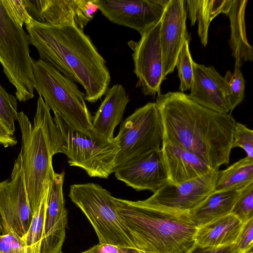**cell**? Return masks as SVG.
Here are the masks:
<instances>
[{
    "label": "cell",
    "instance_id": "6da1fadb",
    "mask_svg": "<svg viewBox=\"0 0 253 253\" xmlns=\"http://www.w3.org/2000/svg\"><path fill=\"white\" fill-rule=\"evenodd\" d=\"M163 126V143L173 144L196 155L211 169L227 165L232 149L235 120L204 108L181 92L157 96Z\"/></svg>",
    "mask_w": 253,
    "mask_h": 253
},
{
    "label": "cell",
    "instance_id": "7a4b0ae2",
    "mask_svg": "<svg viewBox=\"0 0 253 253\" xmlns=\"http://www.w3.org/2000/svg\"><path fill=\"white\" fill-rule=\"evenodd\" d=\"M30 43L40 59L81 84L85 100L94 103L108 88L111 76L106 61L83 30L74 26H51L32 19L26 24Z\"/></svg>",
    "mask_w": 253,
    "mask_h": 253
},
{
    "label": "cell",
    "instance_id": "3957f363",
    "mask_svg": "<svg viewBox=\"0 0 253 253\" xmlns=\"http://www.w3.org/2000/svg\"><path fill=\"white\" fill-rule=\"evenodd\" d=\"M116 210L136 249L152 253H187L197 228L188 212L165 211L114 197Z\"/></svg>",
    "mask_w": 253,
    "mask_h": 253
},
{
    "label": "cell",
    "instance_id": "277c9868",
    "mask_svg": "<svg viewBox=\"0 0 253 253\" xmlns=\"http://www.w3.org/2000/svg\"><path fill=\"white\" fill-rule=\"evenodd\" d=\"M50 111L39 95L33 123L23 112L18 114L22 136L20 152L33 215L45 196L55 173L52 160L58 153V132Z\"/></svg>",
    "mask_w": 253,
    "mask_h": 253
},
{
    "label": "cell",
    "instance_id": "5b68a950",
    "mask_svg": "<svg viewBox=\"0 0 253 253\" xmlns=\"http://www.w3.org/2000/svg\"><path fill=\"white\" fill-rule=\"evenodd\" d=\"M32 67L35 89L54 114L79 132L94 138L108 140L93 130V118L85 95L76 83L40 59L32 58Z\"/></svg>",
    "mask_w": 253,
    "mask_h": 253
},
{
    "label": "cell",
    "instance_id": "8992f818",
    "mask_svg": "<svg viewBox=\"0 0 253 253\" xmlns=\"http://www.w3.org/2000/svg\"><path fill=\"white\" fill-rule=\"evenodd\" d=\"M23 25L6 0H0V63L21 102L33 98L35 90L30 42Z\"/></svg>",
    "mask_w": 253,
    "mask_h": 253
},
{
    "label": "cell",
    "instance_id": "52a82bcc",
    "mask_svg": "<svg viewBox=\"0 0 253 253\" xmlns=\"http://www.w3.org/2000/svg\"><path fill=\"white\" fill-rule=\"evenodd\" d=\"M69 197L91 223L98 244L135 249L121 221L110 192L93 183L75 184L71 185Z\"/></svg>",
    "mask_w": 253,
    "mask_h": 253
},
{
    "label": "cell",
    "instance_id": "ba28073f",
    "mask_svg": "<svg viewBox=\"0 0 253 253\" xmlns=\"http://www.w3.org/2000/svg\"><path fill=\"white\" fill-rule=\"evenodd\" d=\"M53 121L58 132V153L68 158L70 166L84 170L90 177L107 178L116 167L118 147L115 140L92 138L71 127L58 115Z\"/></svg>",
    "mask_w": 253,
    "mask_h": 253
},
{
    "label": "cell",
    "instance_id": "9c48e42d",
    "mask_svg": "<svg viewBox=\"0 0 253 253\" xmlns=\"http://www.w3.org/2000/svg\"><path fill=\"white\" fill-rule=\"evenodd\" d=\"M163 126L156 102L136 109L120 126L114 137L118 147L116 167L151 151L160 149L163 142Z\"/></svg>",
    "mask_w": 253,
    "mask_h": 253
},
{
    "label": "cell",
    "instance_id": "30bf717a",
    "mask_svg": "<svg viewBox=\"0 0 253 253\" xmlns=\"http://www.w3.org/2000/svg\"><path fill=\"white\" fill-rule=\"evenodd\" d=\"M218 169L191 180L178 184L168 182L149 198L140 202L165 211L189 212L200 205L214 188Z\"/></svg>",
    "mask_w": 253,
    "mask_h": 253
},
{
    "label": "cell",
    "instance_id": "8fae6325",
    "mask_svg": "<svg viewBox=\"0 0 253 253\" xmlns=\"http://www.w3.org/2000/svg\"><path fill=\"white\" fill-rule=\"evenodd\" d=\"M0 212L8 232L23 238L31 224L32 212L20 152L9 178L0 182Z\"/></svg>",
    "mask_w": 253,
    "mask_h": 253
},
{
    "label": "cell",
    "instance_id": "7c38bea8",
    "mask_svg": "<svg viewBox=\"0 0 253 253\" xmlns=\"http://www.w3.org/2000/svg\"><path fill=\"white\" fill-rule=\"evenodd\" d=\"M161 25V19L141 34L138 42L129 44L133 51V72L138 80L137 85L145 95L153 97L161 94L160 87L164 80Z\"/></svg>",
    "mask_w": 253,
    "mask_h": 253
},
{
    "label": "cell",
    "instance_id": "4fadbf2b",
    "mask_svg": "<svg viewBox=\"0 0 253 253\" xmlns=\"http://www.w3.org/2000/svg\"><path fill=\"white\" fill-rule=\"evenodd\" d=\"M36 21L51 26H74L83 30L98 9L93 0H23Z\"/></svg>",
    "mask_w": 253,
    "mask_h": 253
},
{
    "label": "cell",
    "instance_id": "5bb4252c",
    "mask_svg": "<svg viewBox=\"0 0 253 253\" xmlns=\"http://www.w3.org/2000/svg\"><path fill=\"white\" fill-rule=\"evenodd\" d=\"M111 22L133 29L140 35L162 18L169 0H93Z\"/></svg>",
    "mask_w": 253,
    "mask_h": 253
},
{
    "label": "cell",
    "instance_id": "9a60e30c",
    "mask_svg": "<svg viewBox=\"0 0 253 253\" xmlns=\"http://www.w3.org/2000/svg\"><path fill=\"white\" fill-rule=\"evenodd\" d=\"M116 177L136 191L154 193L168 181L161 148L151 151L116 168Z\"/></svg>",
    "mask_w": 253,
    "mask_h": 253
},
{
    "label": "cell",
    "instance_id": "2e32d148",
    "mask_svg": "<svg viewBox=\"0 0 253 253\" xmlns=\"http://www.w3.org/2000/svg\"><path fill=\"white\" fill-rule=\"evenodd\" d=\"M185 0H169L162 17L160 31L163 59V78L173 72L178 53L190 38L186 28Z\"/></svg>",
    "mask_w": 253,
    "mask_h": 253
},
{
    "label": "cell",
    "instance_id": "e0dca14e",
    "mask_svg": "<svg viewBox=\"0 0 253 253\" xmlns=\"http://www.w3.org/2000/svg\"><path fill=\"white\" fill-rule=\"evenodd\" d=\"M65 172H55L49 185L41 253H59L65 240L67 211L63 192Z\"/></svg>",
    "mask_w": 253,
    "mask_h": 253
},
{
    "label": "cell",
    "instance_id": "ac0fdd59",
    "mask_svg": "<svg viewBox=\"0 0 253 253\" xmlns=\"http://www.w3.org/2000/svg\"><path fill=\"white\" fill-rule=\"evenodd\" d=\"M193 78L188 97L200 106L221 114L230 112L226 83L212 66L193 63Z\"/></svg>",
    "mask_w": 253,
    "mask_h": 253
},
{
    "label": "cell",
    "instance_id": "d6986e66",
    "mask_svg": "<svg viewBox=\"0 0 253 253\" xmlns=\"http://www.w3.org/2000/svg\"><path fill=\"white\" fill-rule=\"evenodd\" d=\"M162 145L168 183H184L213 169L196 155L182 147L169 143Z\"/></svg>",
    "mask_w": 253,
    "mask_h": 253
},
{
    "label": "cell",
    "instance_id": "ffe728a7",
    "mask_svg": "<svg viewBox=\"0 0 253 253\" xmlns=\"http://www.w3.org/2000/svg\"><path fill=\"white\" fill-rule=\"evenodd\" d=\"M105 97L92 119V129L110 141L114 140V132L122 121L129 97L120 84L108 88Z\"/></svg>",
    "mask_w": 253,
    "mask_h": 253
},
{
    "label": "cell",
    "instance_id": "44dd1931",
    "mask_svg": "<svg viewBox=\"0 0 253 253\" xmlns=\"http://www.w3.org/2000/svg\"><path fill=\"white\" fill-rule=\"evenodd\" d=\"M243 223L232 213L197 227L194 239L202 247H218L235 244Z\"/></svg>",
    "mask_w": 253,
    "mask_h": 253
},
{
    "label": "cell",
    "instance_id": "7402d4cb",
    "mask_svg": "<svg viewBox=\"0 0 253 253\" xmlns=\"http://www.w3.org/2000/svg\"><path fill=\"white\" fill-rule=\"evenodd\" d=\"M240 189L213 191L188 214L197 227L227 215L231 213Z\"/></svg>",
    "mask_w": 253,
    "mask_h": 253
},
{
    "label": "cell",
    "instance_id": "603a6c76",
    "mask_svg": "<svg viewBox=\"0 0 253 253\" xmlns=\"http://www.w3.org/2000/svg\"><path fill=\"white\" fill-rule=\"evenodd\" d=\"M247 0H232L228 13L230 21L229 45L232 55L241 66L253 59V47L248 41L245 14Z\"/></svg>",
    "mask_w": 253,
    "mask_h": 253
},
{
    "label": "cell",
    "instance_id": "cb8c5ba5",
    "mask_svg": "<svg viewBox=\"0 0 253 253\" xmlns=\"http://www.w3.org/2000/svg\"><path fill=\"white\" fill-rule=\"evenodd\" d=\"M186 2L191 26L198 21V35L202 44L206 46L211 21L220 13L227 15L232 0H187Z\"/></svg>",
    "mask_w": 253,
    "mask_h": 253
},
{
    "label": "cell",
    "instance_id": "d4e9b609",
    "mask_svg": "<svg viewBox=\"0 0 253 253\" xmlns=\"http://www.w3.org/2000/svg\"><path fill=\"white\" fill-rule=\"evenodd\" d=\"M253 182V158L246 157L219 171L214 191L241 189Z\"/></svg>",
    "mask_w": 253,
    "mask_h": 253
},
{
    "label": "cell",
    "instance_id": "484cf974",
    "mask_svg": "<svg viewBox=\"0 0 253 253\" xmlns=\"http://www.w3.org/2000/svg\"><path fill=\"white\" fill-rule=\"evenodd\" d=\"M48 191L33 215L29 229L22 238L24 245V253H41Z\"/></svg>",
    "mask_w": 253,
    "mask_h": 253
},
{
    "label": "cell",
    "instance_id": "4316f807",
    "mask_svg": "<svg viewBox=\"0 0 253 253\" xmlns=\"http://www.w3.org/2000/svg\"><path fill=\"white\" fill-rule=\"evenodd\" d=\"M238 62L235 61L233 73L228 71L224 78L226 83V100L230 112L243 100L245 82Z\"/></svg>",
    "mask_w": 253,
    "mask_h": 253
},
{
    "label": "cell",
    "instance_id": "83f0119b",
    "mask_svg": "<svg viewBox=\"0 0 253 253\" xmlns=\"http://www.w3.org/2000/svg\"><path fill=\"white\" fill-rule=\"evenodd\" d=\"M190 39L185 40L175 63L180 80L179 90L183 92L190 89L193 78V60L189 49Z\"/></svg>",
    "mask_w": 253,
    "mask_h": 253
},
{
    "label": "cell",
    "instance_id": "f1b7e54d",
    "mask_svg": "<svg viewBox=\"0 0 253 253\" xmlns=\"http://www.w3.org/2000/svg\"><path fill=\"white\" fill-rule=\"evenodd\" d=\"M17 99L16 97L8 93L0 84V120L13 134L18 114Z\"/></svg>",
    "mask_w": 253,
    "mask_h": 253
},
{
    "label": "cell",
    "instance_id": "f546056e",
    "mask_svg": "<svg viewBox=\"0 0 253 253\" xmlns=\"http://www.w3.org/2000/svg\"><path fill=\"white\" fill-rule=\"evenodd\" d=\"M231 213L243 223L253 218V182L240 189Z\"/></svg>",
    "mask_w": 253,
    "mask_h": 253
},
{
    "label": "cell",
    "instance_id": "4dcf8cb0",
    "mask_svg": "<svg viewBox=\"0 0 253 253\" xmlns=\"http://www.w3.org/2000/svg\"><path fill=\"white\" fill-rule=\"evenodd\" d=\"M232 148L240 147L247 153V157L253 158V131L245 125L236 122L232 137Z\"/></svg>",
    "mask_w": 253,
    "mask_h": 253
},
{
    "label": "cell",
    "instance_id": "1f68e13d",
    "mask_svg": "<svg viewBox=\"0 0 253 253\" xmlns=\"http://www.w3.org/2000/svg\"><path fill=\"white\" fill-rule=\"evenodd\" d=\"M0 253H24L23 239L13 231L0 235Z\"/></svg>",
    "mask_w": 253,
    "mask_h": 253
},
{
    "label": "cell",
    "instance_id": "d6a6232c",
    "mask_svg": "<svg viewBox=\"0 0 253 253\" xmlns=\"http://www.w3.org/2000/svg\"><path fill=\"white\" fill-rule=\"evenodd\" d=\"M238 253H245L253 246V218L243 223L235 244Z\"/></svg>",
    "mask_w": 253,
    "mask_h": 253
},
{
    "label": "cell",
    "instance_id": "836d02e7",
    "mask_svg": "<svg viewBox=\"0 0 253 253\" xmlns=\"http://www.w3.org/2000/svg\"><path fill=\"white\" fill-rule=\"evenodd\" d=\"M187 253H238L235 244L226 246L202 247L195 244Z\"/></svg>",
    "mask_w": 253,
    "mask_h": 253
},
{
    "label": "cell",
    "instance_id": "e575fe53",
    "mask_svg": "<svg viewBox=\"0 0 253 253\" xmlns=\"http://www.w3.org/2000/svg\"><path fill=\"white\" fill-rule=\"evenodd\" d=\"M17 143L14 134L9 131L0 120V144L7 147L14 146Z\"/></svg>",
    "mask_w": 253,
    "mask_h": 253
},
{
    "label": "cell",
    "instance_id": "d590c367",
    "mask_svg": "<svg viewBox=\"0 0 253 253\" xmlns=\"http://www.w3.org/2000/svg\"><path fill=\"white\" fill-rule=\"evenodd\" d=\"M96 248L98 253H119L120 248L110 244H98Z\"/></svg>",
    "mask_w": 253,
    "mask_h": 253
},
{
    "label": "cell",
    "instance_id": "8d00e7d4",
    "mask_svg": "<svg viewBox=\"0 0 253 253\" xmlns=\"http://www.w3.org/2000/svg\"><path fill=\"white\" fill-rule=\"evenodd\" d=\"M119 253H152L140 251L133 248H123L119 249Z\"/></svg>",
    "mask_w": 253,
    "mask_h": 253
},
{
    "label": "cell",
    "instance_id": "74e56055",
    "mask_svg": "<svg viewBox=\"0 0 253 253\" xmlns=\"http://www.w3.org/2000/svg\"><path fill=\"white\" fill-rule=\"evenodd\" d=\"M0 232L2 234H5L8 233L7 228L5 224V222L2 217L1 214L0 212Z\"/></svg>",
    "mask_w": 253,
    "mask_h": 253
},
{
    "label": "cell",
    "instance_id": "f35d334b",
    "mask_svg": "<svg viewBox=\"0 0 253 253\" xmlns=\"http://www.w3.org/2000/svg\"><path fill=\"white\" fill-rule=\"evenodd\" d=\"M59 253H64L61 251ZM79 253H98L97 250V248H96V245L89 248V249H88L85 251H84V252H81Z\"/></svg>",
    "mask_w": 253,
    "mask_h": 253
},
{
    "label": "cell",
    "instance_id": "ab89813d",
    "mask_svg": "<svg viewBox=\"0 0 253 253\" xmlns=\"http://www.w3.org/2000/svg\"><path fill=\"white\" fill-rule=\"evenodd\" d=\"M245 253H253V248L245 252Z\"/></svg>",
    "mask_w": 253,
    "mask_h": 253
}]
</instances>
